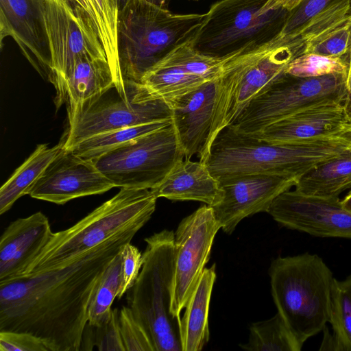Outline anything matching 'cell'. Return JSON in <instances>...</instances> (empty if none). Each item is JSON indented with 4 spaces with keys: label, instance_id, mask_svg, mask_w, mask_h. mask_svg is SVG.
<instances>
[{
    "label": "cell",
    "instance_id": "cell-30",
    "mask_svg": "<svg viewBox=\"0 0 351 351\" xmlns=\"http://www.w3.org/2000/svg\"><path fill=\"white\" fill-rule=\"evenodd\" d=\"M122 278L120 252L110 261L93 295L88 310V324L100 326L110 319L111 306L119 294Z\"/></svg>",
    "mask_w": 351,
    "mask_h": 351
},
{
    "label": "cell",
    "instance_id": "cell-3",
    "mask_svg": "<svg viewBox=\"0 0 351 351\" xmlns=\"http://www.w3.org/2000/svg\"><path fill=\"white\" fill-rule=\"evenodd\" d=\"M302 49L298 36L279 33L264 45L234 53L227 60L216 80L211 130L199 161L205 163L217 135L285 73L287 65Z\"/></svg>",
    "mask_w": 351,
    "mask_h": 351
},
{
    "label": "cell",
    "instance_id": "cell-17",
    "mask_svg": "<svg viewBox=\"0 0 351 351\" xmlns=\"http://www.w3.org/2000/svg\"><path fill=\"white\" fill-rule=\"evenodd\" d=\"M350 121L346 101L326 102L278 121L251 136L277 144L305 143L339 135Z\"/></svg>",
    "mask_w": 351,
    "mask_h": 351
},
{
    "label": "cell",
    "instance_id": "cell-21",
    "mask_svg": "<svg viewBox=\"0 0 351 351\" xmlns=\"http://www.w3.org/2000/svg\"><path fill=\"white\" fill-rule=\"evenodd\" d=\"M291 33L301 39L302 53L334 57L347 55L351 45V0H334Z\"/></svg>",
    "mask_w": 351,
    "mask_h": 351
},
{
    "label": "cell",
    "instance_id": "cell-12",
    "mask_svg": "<svg viewBox=\"0 0 351 351\" xmlns=\"http://www.w3.org/2000/svg\"><path fill=\"white\" fill-rule=\"evenodd\" d=\"M38 8L55 88L81 58L108 60L96 29L66 0H38Z\"/></svg>",
    "mask_w": 351,
    "mask_h": 351
},
{
    "label": "cell",
    "instance_id": "cell-41",
    "mask_svg": "<svg viewBox=\"0 0 351 351\" xmlns=\"http://www.w3.org/2000/svg\"><path fill=\"white\" fill-rule=\"evenodd\" d=\"M348 71L346 77V88L348 91L347 99H351V45L347 53Z\"/></svg>",
    "mask_w": 351,
    "mask_h": 351
},
{
    "label": "cell",
    "instance_id": "cell-6",
    "mask_svg": "<svg viewBox=\"0 0 351 351\" xmlns=\"http://www.w3.org/2000/svg\"><path fill=\"white\" fill-rule=\"evenodd\" d=\"M157 199L151 189L121 188L70 228L53 232L19 278L54 267L123 232L139 230L154 213Z\"/></svg>",
    "mask_w": 351,
    "mask_h": 351
},
{
    "label": "cell",
    "instance_id": "cell-8",
    "mask_svg": "<svg viewBox=\"0 0 351 351\" xmlns=\"http://www.w3.org/2000/svg\"><path fill=\"white\" fill-rule=\"evenodd\" d=\"M267 0H219L214 3L194 36L193 47L212 56L225 57L269 42L281 31L289 12L263 11Z\"/></svg>",
    "mask_w": 351,
    "mask_h": 351
},
{
    "label": "cell",
    "instance_id": "cell-35",
    "mask_svg": "<svg viewBox=\"0 0 351 351\" xmlns=\"http://www.w3.org/2000/svg\"><path fill=\"white\" fill-rule=\"evenodd\" d=\"M119 322L125 351H155L148 333L129 306L119 311Z\"/></svg>",
    "mask_w": 351,
    "mask_h": 351
},
{
    "label": "cell",
    "instance_id": "cell-32",
    "mask_svg": "<svg viewBox=\"0 0 351 351\" xmlns=\"http://www.w3.org/2000/svg\"><path fill=\"white\" fill-rule=\"evenodd\" d=\"M329 322L339 350L351 351V274L343 280L333 279Z\"/></svg>",
    "mask_w": 351,
    "mask_h": 351
},
{
    "label": "cell",
    "instance_id": "cell-24",
    "mask_svg": "<svg viewBox=\"0 0 351 351\" xmlns=\"http://www.w3.org/2000/svg\"><path fill=\"white\" fill-rule=\"evenodd\" d=\"M215 279V264L205 267L186 304L180 319L182 351H199L208 341V313Z\"/></svg>",
    "mask_w": 351,
    "mask_h": 351
},
{
    "label": "cell",
    "instance_id": "cell-31",
    "mask_svg": "<svg viewBox=\"0 0 351 351\" xmlns=\"http://www.w3.org/2000/svg\"><path fill=\"white\" fill-rule=\"evenodd\" d=\"M95 1L99 16L98 36L113 74L115 86L119 90H124L125 83L121 74L118 53L117 23L119 6L117 0Z\"/></svg>",
    "mask_w": 351,
    "mask_h": 351
},
{
    "label": "cell",
    "instance_id": "cell-4",
    "mask_svg": "<svg viewBox=\"0 0 351 351\" xmlns=\"http://www.w3.org/2000/svg\"><path fill=\"white\" fill-rule=\"evenodd\" d=\"M205 14H177L147 0H127L117 23L118 53L124 81L144 75L178 45L191 39Z\"/></svg>",
    "mask_w": 351,
    "mask_h": 351
},
{
    "label": "cell",
    "instance_id": "cell-19",
    "mask_svg": "<svg viewBox=\"0 0 351 351\" xmlns=\"http://www.w3.org/2000/svg\"><path fill=\"white\" fill-rule=\"evenodd\" d=\"M216 80L206 82L171 106L172 123L185 160L194 155L199 159L204 152L212 126Z\"/></svg>",
    "mask_w": 351,
    "mask_h": 351
},
{
    "label": "cell",
    "instance_id": "cell-13",
    "mask_svg": "<svg viewBox=\"0 0 351 351\" xmlns=\"http://www.w3.org/2000/svg\"><path fill=\"white\" fill-rule=\"evenodd\" d=\"M221 229L213 209L205 204L184 218L174 233V271L171 313L180 318L209 261L216 234Z\"/></svg>",
    "mask_w": 351,
    "mask_h": 351
},
{
    "label": "cell",
    "instance_id": "cell-1",
    "mask_svg": "<svg viewBox=\"0 0 351 351\" xmlns=\"http://www.w3.org/2000/svg\"><path fill=\"white\" fill-rule=\"evenodd\" d=\"M138 230L123 232L54 267L0 283V331L26 332L50 351L80 350L103 274Z\"/></svg>",
    "mask_w": 351,
    "mask_h": 351
},
{
    "label": "cell",
    "instance_id": "cell-26",
    "mask_svg": "<svg viewBox=\"0 0 351 351\" xmlns=\"http://www.w3.org/2000/svg\"><path fill=\"white\" fill-rule=\"evenodd\" d=\"M65 136L56 145H38L32 154L20 165L0 189V214L9 210L14 202L28 195L49 165L65 148Z\"/></svg>",
    "mask_w": 351,
    "mask_h": 351
},
{
    "label": "cell",
    "instance_id": "cell-25",
    "mask_svg": "<svg viewBox=\"0 0 351 351\" xmlns=\"http://www.w3.org/2000/svg\"><path fill=\"white\" fill-rule=\"evenodd\" d=\"M206 82L167 54L144 75L140 83L171 107Z\"/></svg>",
    "mask_w": 351,
    "mask_h": 351
},
{
    "label": "cell",
    "instance_id": "cell-42",
    "mask_svg": "<svg viewBox=\"0 0 351 351\" xmlns=\"http://www.w3.org/2000/svg\"><path fill=\"white\" fill-rule=\"evenodd\" d=\"M339 135L351 144V120L344 126Z\"/></svg>",
    "mask_w": 351,
    "mask_h": 351
},
{
    "label": "cell",
    "instance_id": "cell-38",
    "mask_svg": "<svg viewBox=\"0 0 351 351\" xmlns=\"http://www.w3.org/2000/svg\"><path fill=\"white\" fill-rule=\"evenodd\" d=\"M334 0H303L289 12L280 31L282 34L293 32L324 10Z\"/></svg>",
    "mask_w": 351,
    "mask_h": 351
},
{
    "label": "cell",
    "instance_id": "cell-7",
    "mask_svg": "<svg viewBox=\"0 0 351 351\" xmlns=\"http://www.w3.org/2000/svg\"><path fill=\"white\" fill-rule=\"evenodd\" d=\"M143 265L126 292L128 306L142 324L155 351H182L180 318L170 311L174 271V232L163 230L145 239Z\"/></svg>",
    "mask_w": 351,
    "mask_h": 351
},
{
    "label": "cell",
    "instance_id": "cell-16",
    "mask_svg": "<svg viewBox=\"0 0 351 351\" xmlns=\"http://www.w3.org/2000/svg\"><path fill=\"white\" fill-rule=\"evenodd\" d=\"M114 187L91 160L64 148L40 175L28 195L64 204L75 198L104 193Z\"/></svg>",
    "mask_w": 351,
    "mask_h": 351
},
{
    "label": "cell",
    "instance_id": "cell-43",
    "mask_svg": "<svg viewBox=\"0 0 351 351\" xmlns=\"http://www.w3.org/2000/svg\"><path fill=\"white\" fill-rule=\"evenodd\" d=\"M341 202L346 208L351 211V189L349 190L345 197L341 199Z\"/></svg>",
    "mask_w": 351,
    "mask_h": 351
},
{
    "label": "cell",
    "instance_id": "cell-14",
    "mask_svg": "<svg viewBox=\"0 0 351 351\" xmlns=\"http://www.w3.org/2000/svg\"><path fill=\"white\" fill-rule=\"evenodd\" d=\"M267 213L281 226L318 237L351 239V211L339 197H321L288 190L279 195Z\"/></svg>",
    "mask_w": 351,
    "mask_h": 351
},
{
    "label": "cell",
    "instance_id": "cell-29",
    "mask_svg": "<svg viewBox=\"0 0 351 351\" xmlns=\"http://www.w3.org/2000/svg\"><path fill=\"white\" fill-rule=\"evenodd\" d=\"M172 119L121 128L92 136L75 145L71 149L77 156L93 160L145 134L162 128Z\"/></svg>",
    "mask_w": 351,
    "mask_h": 351
},
{
    "label": "cell",
    "instance_id": "cell-39",
    "mask_svg": "<svg viewBox=\"0 0 351 351\" xmlns=\"http://www.w3.org/2000/svg\"><path fill=\"white\" fill-rule=\"evenodd\" d=\"M303 0H267L263 10L282 8L289 12L295 10Z\"/></svg>",
    "mask_w": 351,
    "mask_h": 351
},
{
    "label": "cell",
    "instance_id": "cell-44",
    "mask_svg": "<svg viewBox=\"0 0 351 351\" xmlns=\"http://www.w3.org/2000/svg\"><path fill=\"white\" fill-rule=\"evenodd\" d=\"M154 4L162 6L163 8H167L169 1L171 0H147Z\"/></svg>",
    "mask_w": 351,
    "mask_h": 351
},
{
    "label": "cell",
    "instance_id": "cell-20",
    "mask_svg": "<svg viewBox=\"0 0 351 351\" xmlns=\"http://www.w3.org/2000/svg\"><path fill=\"white\" fill-rule=\"evenodd\" d=\"M1 45L11 36L23 54L49 80V60L44 52L45 38L40 23L38 0H0Z\"/></svg>",
    "mask_w": 351,
    "mask_h": 351
},
{
    "label": "cell",
    "instance_id": "cell-5",
    "mask_svg": "<svg viewBox=\"0 0 351 351\" xmlns=\"http://www.w3.org/2000/svg\"><path fill=\"white\" fill-rule=\"evenodd\" d=\"M278 312L302 344L329 322L333 274L324 260L305 252L278 256L269 269Z\"/></svg>",
    "mask_w": 351,
    "mask_h": 351
},
{
    "label": "cell",
    "instance_id": "cell-40",
    "mask_svg": "<svg viewBox=\"0 0 351 351\" xmlns=\"http://www.w3.org/2000/svg\"><path fill=\"white\" fill-rule=\"evenodd\" d=\"M323 330L324 331V336L322 340V343L321 344V347L319 350H339L338 343L333 334L330 335L329 332L326 328V326L324 328Z\"/></svg>",
    "mask_w": 351,
    "mask_h": 351
},
{
    "label": "cell",
    "instance_id": "cell-11",
    "mask_svg": "<svg viewBox=\"0 0 351 351\" xmlns=\"http://www.w3.org/2000/svg\"><path fill=\"white\" fill-rule=\"evenodd\" d=\"M183 158L171 123L90 160L115 187L153 189Z\"/></svg>",
    "mask_w": 351,
    "mask_h": 351
},
{
    "label": "cell",
    "instance_id": "cell-28",
    "mask_svg": "<svg viewBox=\"0 0 351 351\" xmlns=\"http://www.w3.org/2000/svg\"><path fill=\"white\" fill-rule=\"evenodd\" d=\"M247 343L239 346L247 351H300L303 344L298 341L281 315L253 323L250 326Z\"/></svg>",
    "mask_w": 351,
    "mask_h": 351
},
{
    "label": "cell",
    "instance_id": "cell-45",
    "mask_svg": "<svg viewBox=\"0 0 351 351\" xmlns=\"http://www.w3.org/2000/svg\"><path fill=\"white\" fill-rule=\"evenodd\" d=\"M346 108H347V110H348L349 117H350V120H351V99H347L346 102Z\"/></svg>",
    "mask_w": 351,
    "mask_h": 351
},
{
    "label": "cell",
    "instance_id": "cell-34",
    "mask_svg": "<svg viewBox=\"0 0 351 351\" xmlns=\"http://www.w3.org/2000/svg\"><path fill=\"white\" fill-rule=\"evenodd\" d=\"M96 346L99 350L125 351L123 342L117 308L112 310L109 320L102 326L87 324L83 334L82 350H92Z\"/></svg>",
    "mask_w": 351,
    "mask_h": 351
},
{
    "label": "cell",
    "instance_id": "cell-2",
    "mask_svg": "<svg viewBox=\"0 0 351 351\" xmlns=\"http://www.w3.org/2000/svg\"><path fill=\"white\" fill-rule=\"evenodd\" d=\"M351 152L337 135L300 144L272 143L228 127L215 138L205 164L218 180L245 174H278L299 178L315 166Z\"/></svg>",
    "mask_w": 351,
    "mask_h": 351
},
{
    "label": "cell",
    "instance_id": "cell-33",
    "mask_svg": "<svg viewBox=\"0 0 351 351\" xmlns=\"http://www.w3.org/2000/svg\"><path fill=\"white\" fill-rule=\"evenodd\" d=\"M348 62L343 57L313 53H302L287 65L285 73L297 77H316L332 74L346 75Z\"/></svg>",
    "mask_w": 351,
    "mask_h": 351
},
{
    "label": "cell",
    "instance_id": "cell-10",
    "mask_svg": "<svg viewBox=\"0 0 351 351\" xmlns=\"http://www.w3.org/2000/svg\"><path fill=\"white\" fill-rule=\"evenodd\" d=\"M346 75L297 77L285 73L254 99L234 123L239 133L254 135L267 125L308 108L332 101H346Z\"/></svg>",
    "mask_w": 351,
    "mask_h": 351
},
{
    "label": "cell",
    "instance_id": "cell-18",
    "mask_svg": "<svg viewBox=\"0 0 351 351\" xmlns=\"http://www.w3.org/2000/svg\"><path fill=\"white\" fill-rule=\"evenodd\" d=\"M53 233L49 219L40 211L10 223L0 239V283L22 276Z\"/></svg>",
    "mask_w": 351,
    "mask_h": 351
},
{
    "label": "cell",
    "instance_id": "cell-27",
    "mask_svg": "<svg viewBox=\"0 0 351 351\" xmlns=\"http://www.w3.org/2000/svg\"><path fill=\"white\" fill-rule=\"evenodd\" d=\"M294 187L306 195L339 197L351 189V152L315 166L300 176Z\"/></svg>",
    "mask_w": 351,
    "mask_h": 351
},
{
    "label": "cell",
    "instance_id": "cell-15",
    "mask_svg": "<svg viewBox=\"0 0 351 351\" xmlns=\"http://www.w3.org/2000/svg\"><path fill=\"white\" fill-rule=\"evenodd\" d=\"M298 180L278 174H245L219 180L220 199L211 207L221 228L231 234L244 218L267 213L274 200L294 187Z\"/></svg>",
    "mask_w": 351,
    "mask_h": 351
},
{
    "label": "cell",
    "instance_id": "cell-9",
    "mask_svg": "<svg viewBox=\"0 0 351 351\" xmlns=\"http://www.w3.org/2000/svg\"><path fill=\"white\" fill-rule=\"evenodd\" d=\"M126 88L115 86L68 114L66 149L98 134L112 130L171 119L172 110L143 84L125 80Z\"/></svg>",
    "mask_w": 351,
    "mask_h": 351
},
{
    "label": "cell",
    "instance_id": "cell-23",
    "mask_svg": "<svg viewBox=\"0 0 351 351\" xmlns=\"http://www.w3.org/2000/svg\"><path fill=\"white\" fill-rule=\"evenodd\" d=\"M113 86L115 82L108 60L81 58L56 88V106L66 104L70 114Z\"/></svg>",
    "mask_w": 351,
    "mask_h": 351
},
{
    "label": "cell",
    "instance_id": "cell-36",
    "mask_svg": "<svg viewBox=\"0 0 351 351\" xmlns=\"http://www.w3.org/2000/svg\"><path fill=\"white\" fill-rule=\"evenodd\" d=\"M120 254L122 257V278L118 299L134 285L143 265V254L131 242L124 244Z\"/></svg>",
    "mask_w": 351,
    "mask_h": 351
},
{
    "label": "cell",
    "instance_id": "cell-47",
    "mask_svg": "<svg viewBox=\"0 0 351 351\" xmlns=\"http://www.w3.org/2000/svg\"><path fill=\"white\" fill-rule=\"evenodd\" d=\"M195 1H197V0H195Z\"/></svg>",
    "mask_w": 351,
    "mask_h": 351
},
{
    "label": "cell",
    "instance_id": "cell-37",
    "mask_svg": "<svg viewBox=\"0 0 351 351\" xmlns=\"http://www.w3.org/2000/svg\"><path fill=\"white\" fill-rule=\"evenodd\" d=\"M0 351H50L45 341L26 332L0 331Z\"/></svg>",
    "mask_w": 351,
    "mask_h": 351
},
{
    "label": "cell",
    "instance_id": "cell-46",
    "mask_svg": "<svg viewBox=\"0 0 351 351\" xmlns=\"http://www.w3.org/2000/svg\"><path fill=\"white\" fill-rule=\"evenodd\" d=\"M117 1L118 2L119 6V9H120V8L125 3V2L127 0H117Z\"/></svg>",
    "mask_w": 351,
    "mask_h": 351
},
{
    "label": "cell",
    "instance_id": "cell-22",
    "mask_svg": "<svg viewBox=\"0 0 351 351\" xmlns=\"http://www.w3.org/2000/svg\"><path fill=\"white\" fill-rule=\"evenodd\" d=\"M157 198L174 201H197L210 206L220 199L219 180L210 172L204 162L179 160L162 182L151 189Z\"/></svg>",
    "mask_w": 351,
    "mask_h": 351
}]
</instances>
